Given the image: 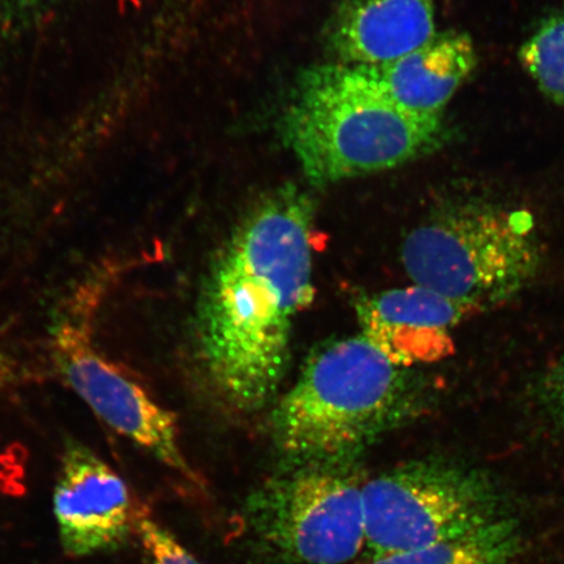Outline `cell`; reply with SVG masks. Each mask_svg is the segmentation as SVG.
<instances>
[{
  "label": "cell",
  "mask_w": 564,
  "mask_h": 564,
  "mask_svg": "<svg viewBox=\"0 0 564 564\" xmlns=\"http://www.w3.org/2000/svg\"><path fill=\"white\" fill-rule=\"evenodd\" d=\"M542 399L554 417L564 422V358L547 373L542 384Z\"/></svg>",
  "instance_id": "2e32d148"
},
{
  "label": "cell",
  "mask_w": 564,
  "mask_h": 564,
  "mask_svg": "<svg viewBox=\"0 0 564 564\" xmlns=\"http://www.w3.org/2000/svg\"><path fill=\"white\" fill-rule=\"evenodd\" d=\"M362 503L371 560L460 539L506 518L502 497L488 477L441 458L368 479Z\"/></svg>",
  "instance_id": "5b68a950"
},
{
  "label": "cell",
  "mask_w": 564,
  "mask_h": 564,
  "mask_svg": "<svg viewBox=\"0 0 564 564\" xmlns=\"http://www.w3.org/2000/svg\"><path fill=\"white\" fill-rule=\"evenodd\" d=\"M313 197L299 186L253 202L209 264L194 343L209 390L229 411L271 405L291 361L295 323L314 299Z\"/></svg>",
  "instance_id": "6da1fadb"
},
{
  "label": "cell",
  "mask_w": 564,
  "mask_h": 564,
  "mask_svg": "<svg viewBox=\"0 0 564 564\" xmlns=\"http://www.w3.org/2000/svg\"><path fill=\"white\" fill-rule=\"evenodd\" d=\"M519 544L517 524L506 517L464 538L378 556L371 564H506Z\"/></svg>",
  "instance_id": "7c38bea8"
},
{
  "label": "cell",
  "mask_w": 564,
  "mask_h": 564,
  "mask_svg": "<svg viewBox=\"0 0 564 564\" xmlns=\"http://www.w3.org/2000/svg\"><path fill=\"white\" fill-rule=\"evenodd\" d=\"M478 55L470 35L436 32L425 44L382 66H352L394 104L415 115L442 117L456 91L475 73Z\"/></svg>",
  "instance_id": "8fae6325"
},
{
  "label": "cell",
  "mask_w": 564,
  "mask_h": 564,
  "mask_svg": "<svg viewBox=\"0 0 564 564\" xmlns=\"http://www.w3.org/2000/svg\"><path fill=\"white\" fill-rule=\"evenodd\" d=\"M56 370L98 419L166 467L195 479L180 444L175 415L95 345L89 330L70 317L52 330Z\"/></svg>",
  "instance_id": "52a82bcc"
},
{
  "label": "cell",
  "mask_w": 564,
  "mask_h": 564,
  "mask_svg": "<svg viewBox=\"0 0 564 564\" xmlns=\"http://www.w3.org/2000/svg\"><path fill=\"white\" fill-rule=\"evenodd\" d=\"M11 376L12 373L9 364H7L6 359L0 356V391H2L4 386L9 383Z\"/></svg>",
  "instance_id": "e0dca14e"
},
{
  "label": "cell",
  "mask_w": 564,
  "mask_h": 564,
  "mask_svg": "<svg viewBox=\"0 0 564 564\" xmlns=\"http://www.w3.org/2000/svg\"><path fill=\"white\" fill-rule=\"evenodd\" d=\"M63 0H0V55L30 37Z\"/></svg>",
  "instance_id": "5bb4252c"
},
{
  "label": "cell",
  "mask_w": 564,
  "mask_h": 564,
  "mask_svg": "<svg viewBox=\"0 0 564 564\" xmlns=\"http://www.w3.org/2000/svg\"><path fill=\"white\" fill-rule=\"evenodd\" d=\"M435 33L434 0H343L326 41L340 65L372 67L415 51Z\"/></svg>",
  "instance_id": "30bf717a"
},
{
  "label": "cell",
  "mask_w": 564,
  "mask_h": 564,
  "mask_svg": "<svg viewBox=\"0 0 564 564\" xmlns=\"http://www.w3.org/2000/svg\"><path fill=\"white\" fill-rule=\"evenodd\" d=\"M520 62L542 94L564 106V12L540 24L521 46Z\"/></svg>",
  "instance_id": "4fadbf2b"
},
{
  "label": "cell",
  "mask_w": 564,
  "mask_h": 564,
  "mask_svg": "<svg viewBox=\"0 0 564 564\" xmlns=\"http://www.w3.org/2000/svg\"><path fill=\"white\" fill-rule=\"evenodd\" d=\"M361 334L394 365L412 368L453 355V330L474 310L421 285L365 295L356 303Z\"/></svg>",
  "instance_id": "9c48e42d"
},
{
  "label": "cell",
  "mask_w": 564,
  "mask_h": 564,
  "mask_svg": "<svg viewBox=\"0 0 564 564\" xmlns=\"http://www.w3.org/2000/svg\"><path fill=\"white\" fill-rule=\"evenodd\" d=\"M401 262L415 285L477 314L523 292L538 276L541 247L521 215L484 203L440 210L409 235Z\"/></svg>",
  "instance_id": "277c9868"
},
{
  "label": "cell",
  "mask_w": 564,
  "mask_h": 564,
  "mask_svg": "<svg viewBox=\"0 0 564 564\" xmlns=\"http://www.w3.org/2000/svg\"><path fill=\"white\" fill-rule=\"evenodd\" d=\"M357 464L285 469L245 505L247 531L282 564H345L365 547Z\"/></svg>",
  "instance_id": "8992f818"
},
{
  "label": "cell",
  "mask_w": 564,
  "mask_h": 564,
  "mask_svg": "<svg viewBox=\"0 0 564 564\" xmlns=\"http://www.w3.org/2000/svg\"><path fill=\"white\" fill-rule=\"evenodd\" d=\"M282 137L306 178L323 186L408 164L449 135L443 117L405 110L356 67L333 63L300 77Z\"/></svg>",
  "instance_id": "3957f363"
},
{
  "label": "cell",
  "mask_w": 564,
  "mask_h": 564,
  "mask_svg": "<svg viewBox=\"0 0 564 564\" xmlns=\"http://www.w3.org/2000/svg\"><path fill=\"white\" fill-rule=\"evenodd\" d=\"M53 506L62 547L73 558L115 552L135 529L137 512L124 479L76 441L63 451Z\"/></svg>",
  "instance_id": "ba28073f"
},
{
  "label": "cell",
  "mask_w": 564,
  "mask_h": 564,
  "mask_svg": "<svg viewBox=\"0 0 564 564\" xmlns=\"http://www.w3.org/2000/svg\"><path fill=\"white\" fill-rule=\"evenodd\" d=\"M419 378L362 335L336 338L307 358L274 405L271 436L285 469L356 464L366 448L421 412Z\"/></svg>",
  "instance_id": "7a4b0ae2"
},
{
  "label": "cell",
  "mask_w": 564,
  "mask_h": 564,
  "mask_svg": "<svg viewBox=\"0 0 564 564\" xmlns=\"http://www.w3.org/2000/svg\"><path fill=\"white\" fill-rule=\"evenodd\" d=\"M135 531L150 564H200L172 533L147 514H137Z\"/></svg>",
  "instance_id": "9a60e30c"
}]
</instances>
